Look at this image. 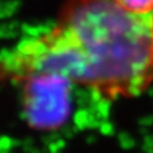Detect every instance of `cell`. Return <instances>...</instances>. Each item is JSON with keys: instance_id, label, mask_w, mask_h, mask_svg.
<instances>
[{"instance_id": "1", "label": "cell", "mask_w": 153, "mask_h": 153, "mask_svg": "<svg viewBox=\"0 0 153 153\" xmlns=\"http://www.w3.org/2000/svg\"><path fill=\"white\" fill-rule=\"evenodd\" d=\"M88 56L92 87L108 98H131L153 83V13L116 0H69L59 19Z\"/></svg>"}, {"instance_id": "3", "label": "cell", "mask_w": 153, "mask_h": 153, "mask_svg": "<svg viewBox=\"0 0 153 153\" xmlns=\"http://www.w3.org/2000/svg\"><path fill=\"white\" fill-rule=\"evenodd\" d=\"M121 7L137 14L153 13V0H116Z\"/></svg>"}, {"instance_id": "2", "label": "cell", "mask_w": 153, "mask_h": 153, "mask_svg": "<svg viewBox=\"0 0 153 153\" xmlns=\"http://www.w3.org/2000/svg\"><path fill=\"white\" fill-rule=\"evenodd\" d=\"M22 84V111L27 124L36 130H55L68 120L73 82L60 75L38 74Z\"/></svg>"}]
</instances>
